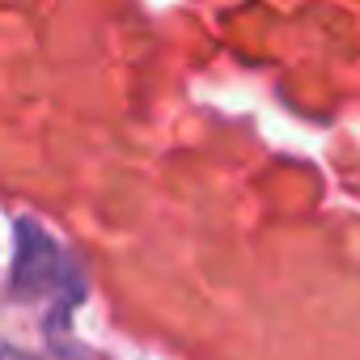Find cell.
<instances>
[{
  "label": "cell",
  "mask_w": 360,
  "mask_h": 360,
  "mask_svg": "<svg viewBox=\"0 0 360 360\" xmlns=\"http://www.w3.org/2000/svg\"><path fill=\"white\" fill-rule=\"evenodd\" d=\"M18 255H13V297L18 301H43L51 309L47 335H64L72 309L85 301V276L72 263V255L30 217L18 221Z\"/></svg>",
  "instance_id": "obj_1"
},
{
  "label": "cell",
  "mask_w": 360,
  "mask_h": 360,
  "mask_svg": "<svg viewBox=\"0 0 360 360\" xmlns=\"http://www.w3.org/2000/svg\"><path fill=\"white\" fill-rule=\"evenodd\" d=\"M0 360H34V356H26L22 347H9V343H0Z\"/></svg>",
  "instance_id": "obj_2"
}]
</instances>
